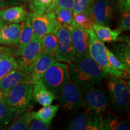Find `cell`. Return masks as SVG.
Instances as JSON below:
<instances>
[{"mask_svg":"<svg viewBox=\"0 0 130 130\" xmlns=\"http://www.w3.org/2000/svg\"><path fill=\"white\" fill-rule=\"evenodd\" d=\"M50 125L36 118H31L28 129L29 130H48Z\"/></svg>","mask_w":130,"mask_h":130,"instance_id":"cell-34","label":"cell"},{"mask_svg":"<svg viewBox=\"0 0 130 130\" xmlns=\"http://www.w3.org/2000/svg\"><path fill=\"white\" fill-rule=\"evenodd\" d=\"M92 29L101 41L108 43L118 42L119 37L122 32L119 28L112 30L109 26L102 25L96 22L92 26Z\"/></svg>","mask_w":130,"mask_h":130,"instance_id":"cell-21","label":"cell"},{"mask_svg":"<svg viewBox=\"0 0 130 130\" xmlns=\"http://www.w3.org/2000/svg\"><path fill=\"white\" fill-rule=\"evenodd\" d=\"M119 12L121 17L118 28L122 31H129L130 28V9L122 10L119 11Z\"/></svg>","mask_w":130,"mask_h":130,"instance_id":"cell-33","label":"cell"},{"mask_svg":"<svg viewBox=\"0 0 130 130\" xmlns=\"http://www.w3.org/2000/svg\"><path fill=\"white\" fill-rule=\"evenodd\" d=\"M30 19L36 37L40 39L49 33L56 34L60 27L54 12L36 13H31L28 14Z\"/></svg>","mask_w":130,"mask_h":130,"instance_id":"cell-8","label":"cell"},{"mask_svg":"<svg viewBox=\"0 0 130 130\" xmlns=\"http://www.w3.org/2000/svg\"><path fill=\"white\" fill-rule=\"evenodd\" d=\"M52 0H31L30 9L33 13H43L51 4Z\"/></svg>","mask_w":130,"mask_h":130,"instance_id":"cell-32","label":"cell"},{"mask_svg":"<svg viewBox=\"0 0 130 130\" xmlns=\"http://www.w3.org/2000/svg\"><path fill=\"white\" fill-rule=\"evenodd\" d=\"M86 108V107H85ZM67 129L70 130H103V118L96 116L86 108L79 112L68 123Z\"/></svg>","mask_w":130,"mask_h":130,"instance_id":"cell-9","label":"cell"},{"mask_svg":"<svg viewBox=\"0 0 130 130\" xmlns=\"http://www.w3.org/2000/svg\"><path fill=\"white\" fill-rule=\"evenodd\" d=\"M18 0H0V9L18 4Z\"/></svg>","mask_w":130,"mask_h":130,"instance_id":"cell-36","label":"cell"},{"mask_svg":"<svg viewBox=\"0 0 130 130\" xmlns=\"http://www.w3.org/2000/svg\"><path fill=\"white\" fill-rule=\"evenodd\" d=\"M74 46L75 57L88 52L89 36L87 30L75 25L69 29Z\"/></svg>","mask_w":130,"mask_h":130,"instance_id":"cell-15","label":"cell"},{"mask_svg":"<svg viewBox=\"0 0 130 130\" xmlns=\"http://www.w3.org/2000/svg\"><path fill=\"white\" fill-rule=\"evenodd\" d=\"M29 1H31V0H29Z\"/></svg>","mask_w":130,"mask_h":130,"instance_id":"cell-43","label":"cell"},{"mask_svg":"<svg viewBox=\"0 0 130 130\" xmlns=\"http://www.w3.org/2000/svg\"><path fill=\"white\" fill-rule=\"evenodd\" d=\"M5 96H6V93L0 87V102L4 101Z\"/></svg>","mask_w":130,"mask_h":130,"instance_id":"cell-39","label":"cell"},{"mask_svg":"<svg viewBox=\"0 0 130 130\" xmlns=\"http://www.w3.org/2000/svg\"><path fill=\"white\" fill-rule=\"evenodd\" d=\"M27 15L28 12L23 6H14L0 9V19L11 23H20Z\"/></svg>","mask_w":130,"mask_h":130,"instance_id":"cell-20","label":"cell"},{"mask_svg":"<svg viewBox=\"0 0 130 130\" xmlns=\"http://www.w3.org/2000/svg\"><path fill=\"white\" fill-rule=\"evenodd\" d=\"M57 37L56 34L49 33L40 38L42 53L54 56L57 50Z\"/></svg>","mask_w":130,"mask_h":130,"instance_id":"cell-24","label":"cell"},{"mask_svg":"<svg viewBox=\"0 0 130 130\" xmlns=\"http://www.w3.org/2000/svg\"><path fill=\"white\" fill-rule=\"evenodd\" d=\"M32 96V100L43 107L51 105L56 99V95L48 90L41 80L34 84Z\"/></svg>","mask_w":130,"mask_h":130,"instance_id":"cell-18","label":"cell"},{"mask_svg":"<svg viewBox=\"0 0 130 130\" xmlns=\"http://www.w3.org/2000/svg\"><path fill=\"white\" fill-rule=\"evenodd\" d=\"M105 53L108 58V60L113 67L116 68L117 69L122 70L130 74V68L124 63L122 62L121 60H120L117 57L115 56L114 54L111 51V50H109L108 48L105 47Z\"/></svg>","mask_w":130,"mask_h":130,"instance_id":"cell-30","label":"cell"},{"mask_svg":"<svg viewBox=\"0 0 130 130\" xmlns=\"http://www.w3.org/2000/svg\"><path fill=\"white\" fill-rule=\"evenodd\" d=\"M94 0H74L73 14L81 12H92V6Z\"/></svg>","mask_w":130,"mask_h":130,"instance_id":"cell-31","label":"cell"},{"mask_svg":"<svg viewBox=\"0 0 130 130\" xmlns=\"http://www.w3.org/2000/svg\"><path fill=\"white\" fill-rule=\"evenodd\" d=\"M107 87L113 109L123 115L127 111L129 102V83L116 76H107Z\"/></svg>","mask_w":130,"mask_h":130,"instance_id":"cell-3","label":"cell"},{"mask_svg":"<svg viewBox=\"0 0 130 130\" xmlns=\"http://www.w3.org/2000/svg\"><path fill=\"white\" fill-rule=\"evenodd\" d=\"M74 0H58V7L72 10L74 8Z\"/></svg>","mask_w":130,"mask_h":130,"instance_id":"cell-35","label":"cell"},{"mask_svg":"<svg viewBox=\"0 0 130 130\" xmlns=\"http://www.w3.org/2000/svg\"><path fill=\"white\" fill-rule=\"evenodd\" d=\"M58 7V0H52L51 4L50 5L48 9L46 10V13L50 12H55L57 8Z\"/></svg>","mask_w":130,"mask_h":130,"instance_id":"cell-38","label":"cell"},{"mask_svg":"<svg viewBox=\"0 0 130 130\" xmlns=\"http://www.w3.org/2000/svg\"><path fill=\"white\" fill-rule=\"evenodd\" d=\"M29 108V107H28ZM27 108L22 111L16 112L13 118L3 129L26 130L28 129L30 121V110Z\"/></svg>","mask_w":130,"mask_h":130,"instance_id":"cell-22","label":"cell"},{"mask_svg":"<svg viewBox=\"0 0 130 130\" xmlns=\"http://www.w3.org/2000/svg\"><path fill=\"white\" fill-rule=\"evenodd\" d=\"M35 37L33 29L29 16L27 15L21 24V29L19 35L18 43L16 48L14 49L13 55L18 54Z\"/></svg>","mask_w":130,"mask_h":130,"instance_id":"cell-16","label":"cell"},{"mask_svg":"<svg viewBox=\"0 0 130 130\" xmlns=\"http://www.w3.org/2000/svg\"><path fill=\"white\" fill-rule=\"evenodd\" d=\"M28 74L21 69L11 71L0 80V87L5 92L10 90L12 87L20 83H25Z\"/></svg>","mask_w":130,"mask_h":130,"instance_id":"cell-19","label":"cell"},{"mask_svg":"<svg viewBox=\"0 0 130 130\" xmlns=\"http://www.w3.org/2000/svg\"><path fill=\"white\" fill-rule=\"evenodd\" d=\"M80 89L86 108L96 116L103 118L109 104V96L106 92L95 86H80Z\"/></svg>","mask_w":130,"mask_h":130,"instance_id":"cell-4","label":"cell"},{"mask_svg":"<svg viewBox=\"0 0 130 130\" xmlns=\"http://www.w3.org/2000/svg\"><path fill=\"white\" fill-rule=\"evenodd\" d=\"M110 1H111V2H115V1H117V0H109Z\"/></svg>","mask_w":130,"mask_h":130,"instance_id":"cell-40","label":"cell"},{"mask_svg":"<svg viewBox=\"0 0 130 130\" xmlns=\"http://www.w3.org/2000/svg\"><path fill=\"white\" fill-rule=\"evenodd\" d=\"M68 68L71 78L81 87L95 86L108 76L92 59L89 51L75 57Z\"/></svg>","mask_w":130,"mask_h":130,"instance_id":"cell-1","label":"cell"},{"mask_svg":"<svg viewBox=\"0 0 130 130\" xmlns=\"http://www.w3.org/2000/svg\"><path fill=\"white\" fill-rule=\"evenodd\" d=\"M41 53L40 39L35 37L20 53L13 56L20 69L29 74L32 71L36 61Z\"/></svg>","mask_w":130,"mask_h":130,"instance_id":"cell-10","label":"cell"},{"mask_svg":"<svg viewBox=\"0 0 130 130\" xmlns=\"http://www.w3.org/2000/svg\"><path fill=\"white\" fill-rule=\"evenodd\" d=\"M57 37V50L55 57L57 60L71 64L75 58V53L68 28L60 25L56 32Z\"/></svg>","mask_w":130,"mask_h":130,"instance_id":"cell-11","label":"cell"},{"mask_svg":"<svg viewBox=\"0 0 130 130\" xmlns=\"http://www.w3.org/2000/svg\"><path fill=\"white\" fill-rule=\"evenodd\" d=\"M20 29L19 23H11L1 19L0 21V45L16 46L18 43Z\"/></svg>","mask_w":130,"mask_h":130,"instance_id":"cell-14","label":"cell"},{"mask_svg":"<svg viewBox=\"0 0 130 130\" xmlns=\"http://www.w3.org/2000/svg\"><path fill=\"white\" fill-rule=\"evenodd\" d=\"M33 86L24 82L18 84L7 92L4 101L17 112L27 109L32 100Z\"/></svg>","mask_w":130,"mask_h":130,"instance_id":"cell-7","label":"cell"},{"mask_svg":"<svg viewBox=\"0 0 130 130\" xmlns=\"http://www.w3.org/2000/svg\"><path fill=\"white\" fill-rule=\"evenodd\" d=\"M70 78L68 65L55 61L45 71L40 80L48 90L56 95Z\"/></svg>","mask_w":130,"mask_h":130,"instance_id":"cell-5","label":"cell"},{"mask_svg":"<svg viewBox=\"0 0 130 130\" xmlns=\"http://www.w3.org/2000/svg\"><path fill=\"white\" fill-rule=\"evenodd\" d=\"M54 13L57 21L60 25L68 28V30L72 26L76 25L72 10L65 8L58 7Z\"/></svg>","mask_w":130,"mask_h":130,"instance_id":"cell-25","label":"cell"},{"mask_svg":"<svg viewBox=\"0 0 130 130\" xmlns=\"http://www.w3.org/2000/svg\"><path fill=\"white\" fill-rule=\"evenodd\" d=\"M73 16L76 25L84 30L92 28V26L96 22L92 12L78 13L73 14Z\"/></svg>","mask_w":130,"mask_h":130,"instance_id":"cell-29","label":"cell"},{"mask_svg":"<svg viewBox=\"0 0 130 130\" xmlns=\"http://www.w3.org/2000/svg\"><path fill=\"white\" fill-rule=\"evenodd\" d=\"M60 108L59 105H49L42 107L36 112H30V118L39 119L44 122L51 124L53 118L56 116Z\"/></svg>","mask_w":130,"mask_h":130,"instance_id":"cell-23","label":"cell"},{"mask_svg":"<svg viewBox=\"0 0 130 130\" xmlns=\"http://www.w3.org/2000/svg\"><path fill=\"white\" fill-rule=\"evenodd\" d=\"M86 30L89 36L88 51L92 59L107 74L124 79H129V74L124 71L117 69L110 64L105 53L106 46L96 35L92 28Z\"/></svg>","mask_w":130,"mask_h":130,"instance_id":"cell-2","label":"cell"},{"mask_svg":"<svg viewBox=\"0 0 130 130\" xmlns=\"http://www.w3.org/2000/svg\"><path fill=\"white\" fill-rule=\"evenodd\" d=\"M16 69H20L13 54H9L0 60V80L6 75Z\"/></svg>","mask_w":130,"mask_h":130,"instance_id":"cell-27","label":"cell"},{"mask_svg":"<svg viewBox=\"0 0 130 130\" xmlns=\"http://www.w3.org/2000/svg\"><path fill=\"white\" fill-rule=\"evenodd\" d=\"M1 21V19H0V21Z\"/></svg>","mask_w":130,"mask_h":130,"instance_id":"cell-42","label":"cell"},{"mask_svg":"<svg viewBox=\"0 0 130 130\" xmlns=\"http://www.w3.org/2000/svg\"><path fill=\"white\" fill-rule=\"evenodd\" d=\"M16 111L5 101L0 102V129H3L12 120Z\"/></svg>","mask_w":130,"mask_h":130,"instance_id":"cell-28","label":"cell"},{"mask_svg":"<svg viewBox=\"0 0 130 130\" xmlns=\"http://www.w3.org/2000/svg\"><path fill=\"white\" fill-rule=\"evenodd\" d=\"M115 8L114 2L109 0H94L92 13L95 22L101 25L109 26L113 20Z\"/></svg>","mask_w":130,"mask_h":130,"instance_id":"cell-12","label":"cell"},{"mask_svg":"<svg viewBox=\"0 0 130 130\" xmlns=\"http://www.w3.org/2000/svg\"><path fill=\"white\" fill-rule=\"evenodd\" d=\"M58 99L66 111H72L85 107L81 89L77 83L70 78L58 92Z\"/></svg>","mask_w":130,"mask_h":130,"instance_id":"cell-6","label":"cell"},{"mask_svg":"<svg viewBox=\"0 0 130 130\" xmlns=\"http://www.w3.org/2000/svg\"><path fill=\"white\" fill-rule=\"evenodd\" d=\"M56 61L55 56L41 53L37 58L33 69L30 74L27 75L25 82L35 84L40 81L48 68Z\"/></svg>","mask_w":130,"mask_h":130,"instance_id":"cell-13","label":"cell"},{"mask_svg":"<svg viewBox=\"0 0 130 130\" xmlns=\"http://www.w3.org/2000/svg\"><path fill=\"white\" fill-rule=\"evenodd\" d=\"M119 42L111 45V52L128 67L130 68V42L128 36H119Z\"/></svg>","mask_w":130,"mask_h":130,"instance_id":"cell-17","label":"cell"},{"mask_svg":"<svg viewBox=\"0 0 130 130\" xmlns=\"http://www.w3.org/2000/svg\"><path fill=\"white\" fill-rule=\"evenodd\" d=\"M20 1H23V2H26V1H27V0H20Z\"/></svg>","mask_w":130,"mask_h":130,"instance_id":"cell-41","label":"cell"},{"mask_svg":"<svg viewBox=\"0 0 130 130\" xmlns=\"http://www.w3.org/2000/svg\"><path fill=\"white\" fill-rule=\"evenodd\" d=\"M104 130H129V125L127 121L114 116H108L104 119Z\"/></svg>","mask_w":130,"mask_h":130,"instance_id":"cell-26","label":"cell"},{"mask_svg":"<svg viewBox=\"0 0 130 130\" xmlns=\"http://www.w3.org/2000/svg\"><path fill=\"white\" fill-rule=\"evenodd\" d=\"M14 49L0 45V60L9 54H13Z\"/></svg>","mask_w":130,"mask_h":130,"instance_id":"cell-37","label":"cell"}]
</instances>
